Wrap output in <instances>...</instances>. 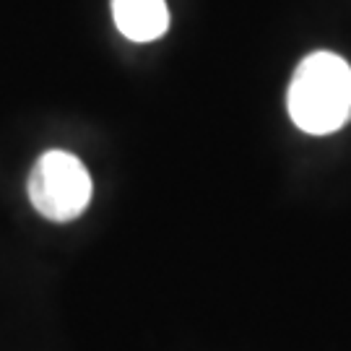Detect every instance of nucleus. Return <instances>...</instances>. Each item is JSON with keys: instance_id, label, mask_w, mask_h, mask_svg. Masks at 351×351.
I'll return each instance as SVG.
<instances>
[{"instance_id": "f257e3e1", "label": "nucleus", "mask_w": 351, "mask_h": 351, "mask_svg": "<svg viewBox=\"0 0 351 351\" xmlns=\"http://www.w3.org/2000/svg\"><path fill=\"white\" fill-rule=\"evenodd\" d=\"M287 107L291 123L310 136L341 130L351 120V65L336 52L307 55L291 75Z\"/></svg>"}, {"instance_id": "f03ea898", "label": "nucleus", "mask_w": 351, "mask_h": 351, "mask_svg": "<svg viewBox=\"0 0 351 351\" xmlns=\"http://www.w3.org/2000/svg\"><path fill=\"white\" fill-rule=\"evenodd\" d=\"M29 201L50 221H73L86 211L94 182L84 162L68 151H45L26 180Z\"/></svg>"}, {"instance_id": "7ed1b4c3", "label": "nucleus", "mask_w": 351, "mask_h": 351, "mask_svg": "<svg viewBox=\"0 0 351 351\" xmlns=\"http://www.w3.org/2000/svg\"><path fill=\"white\" fill-rule=\"evenodd\" d=\"M112 19L133 42H154L169 29L167 0H112Z\"/></svg>"}]
</instances>
